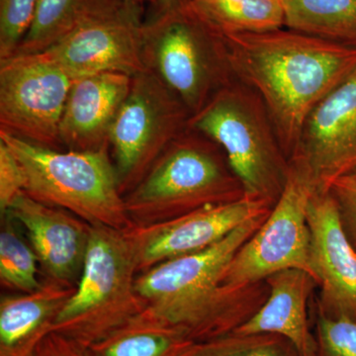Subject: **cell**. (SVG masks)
Listing matches in <instances>:
<instances>
[{
	"mask_svg": "<svg viewBox=\"0 0 356 356\" xmlns=\"http://www.w3.org/2000/svg\"><path fill=\"white\" fill-rule=\"evenodd\" d=\"M232 74L261 97L288 159L312 110L356 67V47L280 29L222 36Z\"/></svg>",
	"mask_w": 356,
	"mask_h": 356,
	"instance_id": "1",
	"label": "cell"
},
{
	"mask_svg": "<svg viewBox=\"0 0 356 356\" xmlns=\"http://www.w3.org/2000/svg\"><path fill=\"white\" fill-rule=\"evenodd\" d=\"M248 220L205 250L161 262L138 274L136 289L152 315L194 343L232 334L261 309L268 297L266 280L222 286L221 278L236 252L268 216Z\"/></svg>",
	"mask_w": 356,
	"mask_h": 356,
	"instance_id": "2",
	"label": "cell"
},
{
	"mask_svg": "<svg viewBox=\"0 0 356 356\" xmlns=\"http://www.w3.org/2000/svg\"><path fill=\"white\" fill-rule=\"evenodd\" d=\"M247 197L221 147L187 128L124 196L134 226H147Z\"/></svg>",
	"mask_w": 356,
	"mask_h": 356,
	"instance_id": "3",
	"label": "cell"
},
{
	"mask_svg": "<svg viewBox=\"0 0 356 356\" xmlns=\"http://www.w3.org/2000/svg\"><path fill=\"white\" fill-rule=\"evenodd\" d=\"M143 58L192 115L233 81L226 48L191 0L154 2L143 22Z\"/></svg>",
	"mask_w": 356,
	"mask_h": 356,
	"instance_id": "4",
	"label": "cell"
},
{
	"mask_svg": "<svg viewBox=\"0 0 356 356\" xmlns=\"http://www.w3.org/2000/svg\"><path fill=\"white\" fill-rule=\"evenodd\" d=\"M25 173V193L91 226L133 228L110 149H54L0 132Z\"/></svg>",
	"mask_w": 356,
	"mask_h": 356,
	"instance_id": "5",
	"label": "cell"
},
{
	"mask_svg": "<svg viewBox=\"0 0 356 356\" xmlns=\"http://www.w3.org/2000/svg\"><path fill=\"white\" fill-rule=\"evenodd\" d=\"M188 129L221 147L248 197L274 206L286 185L290 161L257 93L234 79L192 115Z\"/></svg>",
	"mask_w": 356,
	"mask_h": 356,
	"instance_id": "6",
	"label": "cell"
},
{
	"mask_svg": "<svg viewBox=\"0 0 356 356\" xmlns=\"http://www.w3.org/2000/svg\"><path fill=\"white\" fill-rule=\"evenodd\" d=\"M138 274L128 229L92 226L81 280L53 332L88 348L140 315L147 306L136 289Z\"/></svg>",
	"mask_w": 356,
	"mask_h": 356,
	"instance_id": "7",
	"label": "cell"
},
{
	"mask_svg": "<svg viewBox=\"0 0 356 356\" xmlns=\"http://www.w3.org/2000/svg\"><path fill=\"white\" fill-rule=\"evenodd\" d=\"M191 114L149 70L132 76L130 91L112 127L109 149L124 196L149 172L172 140L188 128Z\"/></svg>",
	"mask_w": 356,
	"mask_h": 356,
	"instance_id": "8",
	"label": "cell"
},
{
	"mask_svg": "<svg viewBox=\"0 0 356 356\" xmlns=\"http://www.w3.org/2000/svg\"><path fill=\"white\" fill-rule=\"evenodd\" d=\"M316 191L317 185L305 166L290 161L284 191L261 226L229 261L222 275V286H247L289 268L313 276L308 206Z\"/></svg>",
	"mask_w": 356,
	"mask_h": 356,
	"instance_id": "9",
	"label": "cell"
},
{
	"mask_svg": "<svg viewBox=\"0 0 356 356\" xmlns=\"http://www.w3.org/2000/svg\"><path fill=\"white\" fill-rule=\"evenodd\" d=\"M76 79L43 51L0 60V132L64 149L60 122Z\"/></svg>",
	"mask_w": 356,
	"mask_h": 356,
	"instance_id": "10",
	"label": "cell"
},
{
	"mask_svg": "<svg viewBox=\"0 0 356 356\" xmlns=\"http://www.w3.org/2000/svg\"><path fill=\"white\" fill-rule=\"evenodd\" d=\"M140 3L127 0L114 13L81 26L43 53L74 79L98 72L133 76L145 72Z\"/></svg>",
	"mask_w": 356,
	"mask_h": 356,
	"instance_id": "11",
	"label": "cell"
},
{
	"mask_svg": "<svg viewBox=\"0 0 356 356\" xmlns=\"http://www.w3.org/2000/svg\"><path fill=\"white\" fill-rule=\"evenodd\" d=\"M273 205L245 197L209 206L168 221L128 229L139 274L161 262L211 247L252 218L270 213Z\"/></svg>",
	"mask_w": 356,
	"mask_h": 356,
	"instance_id": "12",
	"label": "cell"
},
{
	"mask_svg": "<svg viewBox=\"0 0 356 356\" xmlns=\"http://www.w3.org/2000/svg\"><path fill=\"white\" fill-rule=\"evenodd\" d=\"M310 266L320 288L315 313L356 321V248L331 193L316 191L308 206Z\"/></svg>",
	"mask_w": 356,
	"mask_h": 356,
	"instance_id": "13",
	"label": "cell"
},
{
	"mask_svg": "<svg viewBox=\"0 0 356 356\" xmlns=\"http://www.w3.org/2000/svg\"><path fill=\"white\" fill-rule=\"evenodd\" d=\"M290 161L305 166L318 191L356 168V67L312 110Z\"/></svg>",
	"mask_w": 356,
	"mask_h": 356,
	"instance_id": "14",
	"label": "cell"
},
{
	"mask_svg": "<svg viewBox=\"0 0 356 356\" xmlns=\"http://www.w3.org/2000/svg\"><path fill=\"white\" fill-rule=\"evenodd\" d=\"M4 215L25 229L43 280L76 287L83 273L92 226L69 211L35 200L25 192Z\"/></svg>",
	"mask_w": 356,
	"mask_h": 356,
	"instance_id": "15",
	"label": "cell"
},
{
	"mask_svg": "<svg viewBox=\"0 0 356 356\" xmlns=\"http://www.w3.org/2000/svg\"><path fill=\"white\" fill-rule=\"evenodd\" d=\"M131 83L132 76L121 72H98L77 77L70 88L60 122L63 149H109L110 133Z\"/></svg>",
	"mask_w": 356,
	"mask_h": 356,
	"instance_id": "16",
	"label": "cell"
},
{
	"mask_svg": "<svg viewBox=\"0 0 356 356\" xmlns=\"http://www.w3.org/2000/svg\"><path fill=\"white\" fill-rule=\"evenodd\" d=\"M266 282L269 287L266 301L234 332L280 334L294 344L300 355H317V341L308 315V303L318 287L317 281L305 270L289 268L271 274Z\"/></svg>",
	"mask_w": 356,
	"mask_h": 356,
	"instance_id": "17",
	"label": "cell"
},
{
	"mask_svg": "<svg viewBox=\"0 0 356 356\" xmlns=\"http://www.w3.org/2000/svg\"><path fill=\"white\" fill-rule=\"evenodd\" d=\"M76 287L43 280L34 291L2 295L0 356L31 355L42 339L53 332L58 314Z\"/></svg>",
	"mask_w": 356,
	"mask_h": 356,
	"instance_id": "18",
	"label": "cell"
},
{
	"mask_svg": "<svg viewBox=\"0 0 356 356\" xmlns=\"http://www.w3.org/2000/svg\"><path fill=\"white\" fill-rule=\"evenodd\" d=\"M127 0H39L29 31L15 55L41 53L81 26L120 9Z\"/></svg>",
	"mask_w": 356,
	"mask_h": 356,
	"instance_id": "19",
	"label": "cell"
},
{
	"mask_svg": "<svg viewBox=\"0 0 356 356\" xmlns=\"http://www.w3.org/2000/svg\"><path fill=\"white\" fill-rule=\"evenodd\" d=\"M193 343L145 310L86 350L88 356H184Z\"/></svg>",
	"mask_w": 356,
	"mask_h": 356,
	"instance_id": "20",
	"label": "cell"
},
{
	"mask_svg": "<svg viewBox=\"0 0 356 356\" xmlns=\"http://www.w3.org/2000/svg\"><path fill=\"white\" fill-rule=\"evenodd\" d=\"M287 29L356 47V0H281Z\"/></svg>",
	"mask_w": 356,
	"mask_h": 356,
	"instance_id": "21",
	"label": "cell"
},
{
	"mask_svg": "<svg viewBox=\"0 0 356 356\" xmlns=\"http://www.w3.org/2000/svg\"><path fill=\"white\" fill-rule=\"evenodd\" d=\"M191 3L221 36L271 31L284 26L281 0H191Z\"/></svg>",
	"mask_w": 356,
	"mask_h": 356,
	"instance_id": "22",
	"label": "cell"
},
{
	"mask_svg": "<svg viewBox=\"0 0 356 356\" xmlns=\"http://www.w3.org/2000/svg\"><path fill=\"white\" fill-rule=\"evenodd\" d=\"M8 215L1 217L0 281L1 286L16 293L38 289L43 282L38 257Z\"/></svg>",
	"mask_w": 356,
	"mask_h": 356,
	"instance_id": "23",
	"label": "cell"
},
{
	"mask_svg": "<svg viewBox=\"0 0 356 356\" xmlns=\"http://www.w3.org/2000/svg\"><path fill=\"white\" fill-rule=\"evenodd\" d=\"M184 356H301L294 344L277 334L232 332L205 343H193Z\"/></svg>",
	"mask_w": 356,
	"mask_h": 356,
	"instance_id": "24",
	"label": "cell"
},
{
	"mask_svg": "<svg viewBox=\"0 0 356 356\" xmlns=\"http://www.w3.org/2000/svg\"><path fill=\"white\" fill-rule=\"evenodd\" d=\"M39 0H0V60L15 55L29 31Z\"/></svg>",
	"mask_w": 356,
	"mask_h": 356,
	"instance_id": "25",
	"label": "cell"
},
{
	"mask_svg": "<svg viewBox=\"0 0 356 356\" xmlns=\"http://www.w3.org/2000/svg\"><path fill=\"white\" fill-rule=\"evenodd\" d=\"M317 355L356 356V321L314 313Z\"/></svg>",
	"mask_w": 356,
	"mask_h": 356,
	"instance_id": "26",
	"label": "cell"
},
{
	"mask_svg": "<svg viewBox=\"0 0 356 356\" xmlns=\"http://www.w3.org/2000/svg\"><path fill=\"white\" fill-rule=\"evenodd\" d=\"M25 173L10 147L0 139V213L9 210L23 192H25Z\"/></svg>",
	"mask_w": 356,
	"mask_h": 356,
	"instance_id": "27",
	"label": "cell"
},
{
	"mask_svg": "<svg viewBox=\"0 0 356 356\" xmlns=\"http://www.w3.org/2000/svg\"><path fill=\"white\" fill-rule=\"evenodd\" d=\"M327 191L336 201L344 231L356 248V168L337 178Z\"/></svg>",
	"mask_w": 356,
	"mask_h": 356,
	"instance_id": "28",
	"label": "cell"
},
{
	"mask_svg": "<svg viewBox=\"0 0 356 356\" xmlns=\"http://www.w3.org/2000/svg\"><path fill=\"white\" fill-rule=\"evenodd\" d=\"M29 356H88L86 348L58 332H51L42 339Z\"/></svg>",
	"mask_w": 356,
	"mask_h": 356,
	"instance_id": "29",
	"label": "cell"
},
{
	"mask_svg": "<svg viewBox=\"0 0 356 356\" xmlns=\"http://www.w3.org/2000/svg\"><path fill=\"white\" fill-rule=\"evenodd\" d=\"M137 1H139V2L149 1V2H152V3H154V2L159 1V0H137Z\"/></svg>",
	"mask_w": 356,
	"mask_h": 356,
	"instance_id": "30",
	"label": "cell"
}]
</instances>
